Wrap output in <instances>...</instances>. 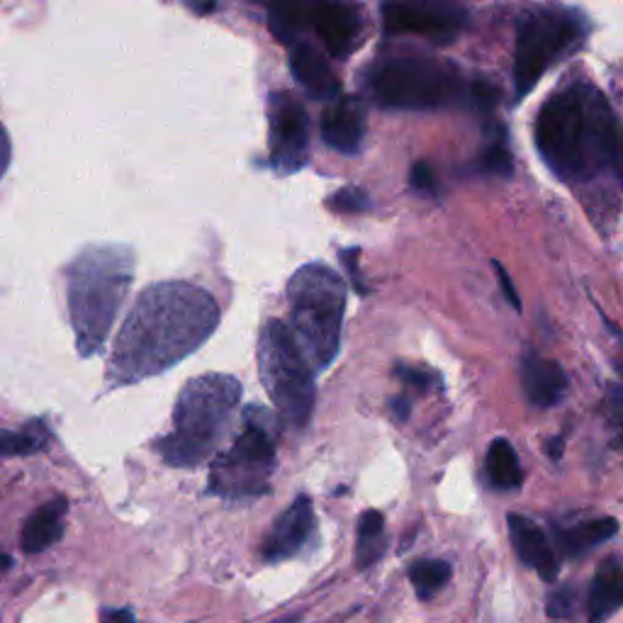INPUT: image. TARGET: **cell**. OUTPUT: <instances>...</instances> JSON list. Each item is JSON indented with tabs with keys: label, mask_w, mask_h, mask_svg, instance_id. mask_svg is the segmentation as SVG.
<instances>
[{
	"label": "cell",
	"mask_w": 623,
	"mask_h": 623,
	"mask_svg": "<svg viewBox=\"0 0 623 623\" xmlns=\"http://www.w3.org/2000/svg\"><path fill=\"white\" fill-rule=\"evenodd\" d=\"M466 10L444 3H387L383 25L387 34H422L434 42H451L466 28Z\"/></svg>",
	"instance_id": "obj_11"
},
{
	"label": "cell",
	"mask_w": 623,
	"mask_h": 623,
	"mask_svg": "<svg viewBox=\"0 0 623 623\" xmlns=\"http://www.w3.org/2000/svg\"><path fill=\"white\" fill-rule=\"evenodd\" d=\"M494 271H498V281H500V285H502L504 297L510 299V305L518 312V309H522V299H518V293H516V287H514L512 278H510V273L504 271L502 263H494Z\"/></svg>",
	"instance_id": "obj_33"
},
{
	"label": "cell",
	"mask_w": 623,
	"mask_h": 623,
	"mask_svg": "<svg viewBox=\"0 0 623 623\" xmlns=\"http://www.w3.org/2000/svg\"><path fill=\"white\" fill-rule=\"evenodd\" d=\"M359 259H361V251H359V249H349V251L341 253V261L346 263V269H349L353 287H356V291H359V295H368V287L363 285L361 271H359Z\"/></svg>",
	"instance_id": "obj_32"
},
{
	"label": "cell",
	"mask_w": 623,
	"mask_h": 623,
	"mask_svg": "<svg viewBox=\"0 0 623 623\" xmlns=\"http://www.w3.org/2000/svg\"><path fill=\"white\" fill-rule=\"evenodd\" d=\"M623 606V565L604 560L590 587V623H604Z\"/></svg>",
	"instance_id": "obj_19"
},
{
	"label": "cell",
	"mask_w": 623,
	"mask_h": 623,
	"mask_svg": "<svg viewBox=\"0 0 623 623\" xmlns=\"http://www.w3.org/2000/svg\"><path fill=\"white\" fill-rule=\"evenodd\" d=\"M409 183H412V188L419 190V193H436L434 171H431L429 164H426V161H417V164L412 166Z\"/></svg>",
	"instance_id": "obj_29"
},
{
	"label": "cell",
	"mask_w": 623,
	"mask_h": 623,
	"mask_svg": "<svg viewBox=\"0 0 623 623\" xmlns=\"http://www.w3.org/2000/svg\"><path fill=\"white\" fill-rule=\"evenodd\" d=\"M522 385L528 402L538 409H548L568 392V375L556 361L526 356L522 363Z\"/></svg>",
	"instance_id": "obj_17"
},
{
	"label": "cell",
	"mask_w": 623,
	"mask_h": 623,
	"mask_svg": "<svg viewBox=\"0 0 623 623\" xmlns=\"http://www.w3.org/2000/svg\"><path fill=\"white\" fill-rule=\"evenodd\" d=\"M291 331L309 363L321 373L334 363L341 346L346 283L325 263H307L287 283Z\"/></svg>",
	"instance_id": "obj_5"
},
{
	"label": "cell",
	"mask_w": 623,
	"mask_h": 623,
	"mask_svg": "<svg viewBox=\"0 0 623 623\" xmlns=\"http://www.w3.org/2000/svg\"><path fill=\"white\" fill-rule=\"evenodd\" d=\"M587 34L584 15L565 8L531 10L518 22L514 47L516 100L526 98L548 68L580 47Z\"/></svg>",
	"instance_id": "obj_9"
},
{
	"label": "cell",
	"mask_w": 623,
	"mask_h": 623,
	"mask_svg": "<svg viewBox=\"0 0 623 623\" xmlns=\"http://www.w3.org/2000/svg\"><path fill=\"white\" fill-rule=\"evenodd\" d=\"M621 164H623V136H621Z\"/></svg>",
	"instance_id": "obj_38"
},
{
	"label": "cell",
	"mask_w": 623,
	"mask_h": 623,
	"mask_svg": "<svg viewBox=\"0 0 623 623\" xmlns=\"http://www.w3.org/2000/svg\"><path fill=\"white\" fill-rule=\"evenodd\" d=\"M269 28L283 44H297L309 30V6H273L269 10Z\"/></svg>",
	"instance_id": "obj_24"
},
{
	"label": "cell",
	"mask_w": 623,
	"mask_h": 623,
	"mask_svg": "<svg viewBox=\"0 0 623 623\" xmlns=\"http://www.w3.org/2000/svg\"><path fill=\"white\" fill-rule=\"evenodd\" d=\"M281 426L271 412L249 407L244 429L210 468V492L225 500H253L269 492Z\"/></svg>",
	"instance_id": "obj_7"
},
{
	"label": "cell",
	"mask_w": 623,
	"mask_h": 623,
	"mask_svg": "<svg viewBox=\"0 0 623 623\" xmlns=\"http://www.w3.org/2000/svg\"><path fill=\"white\" fill-rule=\"evenodd\" d=\"M68 512V502L64 498H54L47 504L37 506L22 526L20 544L28 556L50 550L56 540L64 536V518Z\"/></svg>",
	"instance_id": "obj_18"
},
{
	"label": "cell",
	"mask_w": 623,
	"mask_h": 623,
	"mask_svg": "<svg viewBox=\"0 0 623 623\" xmlns=\"http://www.w3.org/2000/svg\"><path fill=\"white\" fill-rule=\"evenodd\" d=\"M619 531V522L611 516H602V518H592V522H582L570 528L558 531V540L560 548L568 553V556H584L592 548L602 546L604 540L614 538Z\"/></svg>",
	"instance_id": "obj_21"
},
{
	"label": "cell",
	"mask_w": 623,
	"mask_h": 623,
	"mask_svg": "<svg viewBox=\"0 0 623 623\" xmlns=\"http://www.w3.org/2000/svg\"><path fill=\"white\" fill-rule=\"evenodd\" d=\"M10 156H13V146H10V136L6 132V127L0 124V178L6 176V171L10 166Z\"/></svg>",
	"instance_id": "obj_34"
},
{
	"label": "cell",
	"mask_w": 623,
	"mask_h": 623,
	"mask_svg": "<svg viewBox=\"0 0 623 623\" xmlns=\"http://www.w3.org/2000/svg\"><path fill=\"white\" fill-rule=\"evenodd\" d=\"M536 146L562 181H592L621 161L614 110L592 84H572L550 96L536 118Z\"/></svg>",
	"instance_id": "obj_2"
},
{
	"label": "cell",
	"mask_w": 623,
	"mask_h": 623,
	"mask_svg": "<svg viewBox=\"0 0 623 623\" xmlns=\"http://www.w3.org/2000/svg\"><path fill=\"white\" fill-rule=\"evenodd\" d=\"M100 623H136L130 609H106L100 614Z\"/></svg>",
	"instance_id": "obj_35"
},
{
	"label": "cell",
	"mask_w": 623,
	"mask_h": 623,
	"mask_svg": "<svg viewBox=\"0 0 623 623\" xmlns=\"http://www.w3.org/2000/svg\"><path fill=\"white\" fill-rule=\"evenodd\" d=\"M470 98L480 110H492L494 106H498V88L490 86L488 80H478V84L470 90Z\"/></svg>",
	"instance_id": "obj_31"
},
{
	"label": "cell",
	"mask_w": 623,
	"mask_h": 623,
	"mask_svg": "<svg viewBox=\"0 0 623 623\" xmlns=\"http://www.w3.org/2000/svg\"><path fill=\"white\" fill-rule=\"evenodd\" d=\"M132 281L134 251L130 247H88L66 265L68 315L76 331V349L84 359L102 351Z\"/></svg>",
	"instance_id": "obj_3"
},
{
	"label": "cell",
	"mask_w": 623,
	"mask_h": 623,
	"mask_svg": "<svg viewBox=\"0 0 623 623\" xmlns=\"http://www.w3.org/2000/svg\"><path fill=\"white\" fill-rule=\"evenodd\" d=\"M259 371L281 419L293 429H305L315 412V373L299 351L291 327L281 319H269L261 329Z\"/></svg>",
	"instance_id": "obj_8"
},
{
	"label": "cell",
	"mask_w": 623,
	"mask_h": 623,
	"mask_svg": "<svg viewBox=\"0 0 623 623\" xmlns=\"http://www.w3.org/2000/svg\"><path fill=\"white\" fill-rule=\"evenodd\" d=\"M50 438V429L42 422H32L20 431H0V456H30L44 451Z\"/></svg>",
	"instance_id": "obj_25"
},
{
	"label": "cell",
	"mask_w": 623,
	"mask_h": 623,
	"mask_svg": "<svg viewBox=\"0 0 623 623\" xmlns=\"http://www.w3.org/2000/svg\"><path fill=\"white\" fill-rule=\"evenodd\" d=\"M312 534H315V504L305 494H299L265 536L261 548L263 558L269 562L293 558L295 553L303 550Z\"/></svg>",
	"instance_id": "obj_13"
},
{
	"label": "cell",
	"mask_w": 623,
	"mask_h": 623,
	"mask_svg": "<svg viewBox=\"0 0 623 623\" xmlns=\"http://www.w3.org/2000/svg\"><path fill=\"white\" fill-rule=\"evenodd\" d=\"M390 407L392 412H395V417L405 422L409 417V407H412V402L407 397H395L390 402Z\"/></svg>",
	"instance_id": "obj_36"
},
{
	"label": "cell",
	"mask_w": 623,
	"mask_h": 623,
	"mask_svg": "<svg viewBox=\"0 0 623 623\" xmlns=\"http://www.w3.org/2000/svg\"><path fill=\"white\" fill-rule=\"evenodd\" d=\"M269 134H271V164L291 176L307 164L309 149V118L291 94H273L269 100Z\"/></svg>",
	"instance_id": "obj_10"
},
{
	"label": "cell",
	"mask_w": 623,
	"mask_h": 623,
	"mask_svg": "<svg viewBox=\"0 0 623 623\" xmlns=\"http://www.w3.org/2000/svg\"><path fill=\"white\" fill-rule=\"evenodd\" d=\"M363 18L353 6L341 3H317L309 6V30L325 44L327 52L337 59H346L359 47Z\"/></svg>",
	"instance_id": "obj_12"
},
{
	"label": "cell",
	"mask_w": 623,
	"mask_h": 623,
	"mask_svg": "<svg viewBox=\"0 0 623 623\" xmlns=\"http://www.w3.org/2000/svg\"><path fill=\"white\" fill-rule=\"evenodd\" d=\"M478 171L488 173V176H500V178L512 176L514 161H512V154H510V149H506L504 140H498L482 149V154L478 156Z\"/></svg>",
	"instance_id": "obj_26"
},
{
	"label": "cell",
	"mask_w": 623,
	"mask_h": 623,
	"mask_svg": "<svg viewBox=\"0 0 623 623\" xmlns=\"http://www.w3.org/2000/svg\"><path fill=\"white\" fill-rule=\"evenodd\" d=\"M365 136V108L361 98H337L321 114V140L346 156L361 152Z\"/></svg>",
	"instance_id": "obj_14"
},
{
	"label": "cell",
	"mask_w": 623,
	"mask_h": 623,
	"mask_svg": "<svg viewBox=\"0 0 623 623\" xmlns=\"http://www.w3.org/2000/svg\"><path fill=\"white\" fill-rule=\"evenodd\" d=\"M329 207L337 212H365L371 207V200L361 188H341L339 193H334Z\"/></svg>",
	"instance_id": "obj_27"
},
{
	"label": "cell",
	"mask_w": 623,
	"mask_h": 623,
	"mask_svg": "<svg viewBox=\"0 0 623 623\" xmlns=\"http://www.w3.org/2000/svg\"><path fill=\"white\" fill-rule=\"evenodd\" d=\"M506 524H510L512 546L516 550L518 560L528 565V568H534L546 582L556 580L560 565L556 553L550 548L548 536L544 534V528L536 526L531 518L522 514H510L506 516Z\"/></svg>",
	"instance_id": "obj_15"
},
{
	"label": "cell",
	"mask_w": 623,
	"mask_h": 623,
	"mask_svg": "<svg viewBox=\"0 0 623 623\" xmlns=\"http://www.w3.org/2000/svg\"><path fill=\"white\" fill-rule=\"evenodd\" d=\"M219 325L215 297L198 285H149L122 321L108 363V383L132 385L166 373L212 337Z\"/></svg>",
	"instance_id": "obj_1"
},
{
	"label": "cell",
	"mask_w": 623,
	"mask_h": 623,
	"mask_svg": "<svg viewBox=\"0 0 623 623\" xmlns=\"http://www.w3.org/2000/svg\"><path fill=\"white\" fill-rule=\"evenodd\" d=\"M368 88L387 110H438L466 98L460 72L436 56H387L368 72Z\"/></svg>",
	"instance_id": "obj_6"
},
{
	"label": "cell",
	"mask_w": 623,
	"mask_h": 623,
	"mask_svg": "<svg viewBox=\"0 0 623 623\" xmlns=\"http://www.w3.org/2000/svg\"><path fill=\"white\" fill-rule=\"evenodd\" d=\"M291 72L297 84L307 90V96L317 100H337L341 94V84L337 74L331 72L329 62L312 44L297 42L291 54Z\"/></svg>",
	"instance_id": "obj_16"
},
{
	"label": "cell",
	"mask_w": 623,
	"mask_h": 623,
	"mask_svg": "<svg viewBox=\"0 0 623 623\" xmlns=\"http://www.w3.org/2000/svg\"><path fill=\"white\" fill-rule=\"evenodd\" d=\"M385 553V516L368 510L359 518V544H356V565L368 570L375 565Z\"/></svg>",
	"instance_id": "obj_22"
},
{
	"label": "cell",
	"mask_w": 623,
	"mask_h": 623,
	"mask_svg": "<svg viewBox=\"0 0 623 623\" xmlns=\"http://www.w3.org/2000/svg\"><path fill=\"white\" fill-rule=\"evenodd\" d=\"M484 472H488V480L494 490H518L524 482L522 463H518L514 446L506 438H494L490 444L488 456H484Z\"/></svg>",
	"instance_id": "obj_20"
},
{
	"label": "cell",
	"mask_w": 623,
	"mask_h": 623,
	"mask_svg": "<svg viewBox=\"0 0 623 623\" xmlns=\"http://www.w3.org/2000/svg\"><path fill=\"white\" fill-rule=\"evenodd\" d=\"M241 400L239 380L225 373L193 378L173 407V431L154 444L171 468H195L222 441Z\"/></svg>",
	"instance_id": "obj_4"
},
{
	"label": "cell",
	"mask_w": 623,
	"mask_h": 623,
	"mask_svg": "<svg viewBox=\"0 0 623 623\" xmlns=\"http://www.w3.org/2000/svg\"><path fill=\"white\" fill-rule=\"evenodd\" d=\"M10 565H13V560H10L8 553L0 550V572H6V570L10 568Z\"/></svg>",
	"instance_id": "obj_37"
},
{
	"label": "cell",
	"mask_w": 623,
	"mask_h": 623,
	"mask_svg": "<svg viewBox=\"0 0 623 623\" xmlns=\"http://www.w3.org/2000/svg\"><path fill=\"white\" fill-rule=\"evenodd\" d=\"M395 375L412 390H422V392H429L434 390L441 380L438 375L429 373V371H422V368H409V365H397L395 368Z\"/></svg>",
	"instance_id": "obj_28"
},
{
	"label": "cell",
	"mask_w": 623,
	"mask_h": 623,
	"mask_svg": "<svg viewBox=\"0 0 623 623\" xmlns=\"http://www.w3.org/2000/svg\"><path fill=\"white\" fill-rule=\"evenodd\" d=\"M451 575H453V570L446 560L424 558V560L412 562L409 582H412L414 592H417L419 599H431L444 590L448 580H451Z\"/></svg>",
	"instance_id": "obj_23"
},
{
	"label": "cell",
	"mask_w": 623,
	"mask_h": 623,
	"mask_svg": "<svg viewBox=\"0 0 623 623\" xmlns=\"http://www.w3.org/2000/svg\"><path fill=\"white\" fill-rule=\"evenodd\" d=\"M575 606V597L570 587H562V590L553 592L548 597V614L550 616H568Z\"/></svg>",
	"instance_id": "obj_30"
}]
</instances>
